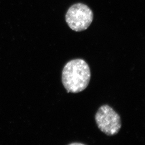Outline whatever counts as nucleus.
I'll return each mask as SVG.
<instances>
[{
  "label": "nucleus",
  "mask_w": 145,
  "mask_h": 145,
  "mask_svg": "<svg viewBox=\"0 0 145 145\" xmlns=\"http://www.w3.org/2000/svg\"><path fill=\"white\" fill-rule=\"evenodd\" d=\"M95 120L100 131L110 136L118 134L122 126L120 116L108 105L99 108Z\"/></svg>",
  "instance_id": "3"
},
{
  "label": "nucleus",
  "mask_w": 145,
  "mask_h": 145,
  "mask_svg": "<svg viewBox=\"0 0 145 145\" xmlns=\"http://www.w3.org/2000/svg\"><path fill=\"white\" fill-rule=\"evenodd\" d=\"M70 145H84V144L80 143H71Z\"/></svg>",
  "instance_id": "4"
},
{
  "label": "nucleus",
  "mask_w": 145,
  "mask_h": 145,
  "mask_svg": "<svg viewBox=\"0 0 145 145\" xmlns=\"http://www.w3.org/2000/svg\"><path fill=\"white\" fill-rule=\"evenodd\" d=\"M93 13L86 4L78 3L71 6L65 15L66 23L70 28L76 32L88 29L93 20Z\"/></svg>",
  "instance_id": "2"
},
{
  "label": "nucleus",
  "mask_w": 145,
  "mask_h": 145,
  "mask_svg": "<svg viewBox=\"0 0 145 145\" xmlns=\"http://www.w3.org/2000/svg\"><path fill=\"white\" fill-rule=\"evenodd\" d=\"M90 69L82 59L71 60L63 67L62 81L67 93H78L86 89L91 79Z\"/></svg>",
  "instance_id": "1"
}]
</instances>
